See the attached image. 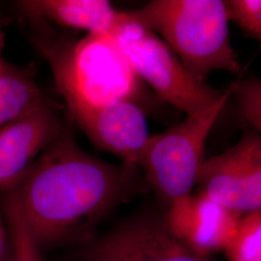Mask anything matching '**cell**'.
<instances>
[{
  "mask_svg": "<svg viewBox=\"0 0 261 261\" xmlns=\"http://www.w3.org/2000/svg\"><path fill=\"white\" fill-rule=\"evenodd\" d=\"M146 187L140 168L87 153L67 125L22 177L1 192V205L5 220L21 225L41 251L87 238Z\"/></svg>",
  "mask_w": 261,
  "mask_h": 261,
  "instance_id": "cell-1",
  "label": "cell"
},
{
  "mask_svg": "<svg viewBox=\"0 0 261 261\" xmlns=\"http://www.w3.org/2000/svg\"><path fill=\"white\" fill-rule=\"evenodd\" d=\"M46 58L58 91L71 112L130 100L140 103V77L110 33L77 40L33 35Z\"/></svg>",
  "mask_w": 261,
  "mask_h": 261,
  "instance_id": "cell-2",
  "label": "cell"
},
{
  "mask_svg": "<svg viewBox=\"0 0 261 261\" xmlns=\"http://www.w3.org/2000/svg\"><path fill=\"white\" fill-rule=\"evenodd\" d=\"M127 15L158 35L196 81L216 71L240 73L224 0H153Z\"/></svg>",
  "mask_w": 261,
  "mask_h": 261,
  "instance_id": "cell-3",
  "label": "cell"
},
{
  "mask_svg": "<svg viewBox=\"0 0 261 261\" xmlns=\"http://www.w3.org/2000/svg\"><path fill=\"white\" fill-rule=\"evenodd\" d=\"M233 85L205 112L186 115L183 121L150 136L139 159V168L147 187L154 192L164 212L193 194L205 161L206 141L227 102Z\"/></svg>",
  "mask_w": 261,
  "mask_h": 261,
  "instance_id": "cell-4",
  "label": "cell"
},
{
  "mask_svg": "<svg viewBox=\"0 0 261 261\" xmlns=\"http://www.w3.org/2000/svg\"><path fill=\"white\" fill-rule=\"evenodd\" d=\"M110 34L140 81L148 84L161 101L186 115L205 112L223 96L224 90L196 81L158 35L133 21L127 12H122Z\"/></svg>",
  "mask_w": 261,
  "mask_h": 261,
  "instance_id": "cell-5",
  "label": "cell"
},
{
  "mask_svg": "<svg viewBox=\"0 0 261 261\" xmlns=\"http://www.w3.org/2000/svg\"><path fill=\"white\" fill-rule=\"evenodd\" d=\"M198 194L237 214L261 211V133L247 129L232 147L205 159Z\"/></svg>",
  "mask_w": 261,
  "mask_h": 261,
  "instance_id": "cell-6",
  "label": "cell"
},
{
  "mask_svg": "<svg viewBox=\"0 0 261 261\" xmlns=\"http://www.w3.org/2000/svg\"><path fill=\"white\" fill-rule=\"evenodd\" d=\"M91 261H218L195 252L172 233L163 213L133 215L91 243L85 252Z\"/></svg>",
  "mask_w": 261,
  "mask_h": 261,
  "instance_id": "cell-7",
  "label": "cell"
},
{
  "mask_svg": "<svg viewBox=\"0 0 261 261\" xmlns=\"http://www.w3.org/2000/svg\"><path fill=\"white\" fill-rule=\"evenodd\" d=\"M67 125L58 108L47 98L0 128V193L22 177Z\"/></svg>",
  "mask_w": 261,
  "mask_h": 261,
  "instance_id": "cell-8",
  "label": "cell"
},
{
  "mask_svg": "<svg viewBox=\"0 0 261 261\" xmlns=\"http://www.w3.org/2000/svg\"><path fill=\"white\" fill-rule=\"evenodd\" d=\"M70 115L96 146L121 159L122 164L139 168L140 153L150 137L140 103L123 100Z\"/></svg>",
  "mask_w": 261,
  "mask_h": 261,
  "instance_id": "cell-9",
  "label": "cell"
},
{
  "mask_svg": "<svg viewBox=\"0 0 261 261\" xmlns=\"http://www.w3.org/2000/svg\"><path fill=\"white\" fill-rule=\"evenodd\" d=\"M172 233L203 255L224 251L237 230L241 215L201 194H192L163 212Z\"/></svg>",
  "mask_w": 261,
  "mask_h": 261,
  "instance_id": "cell-10",
  "label": "cell"
},
{
  "mask_svg": "<svg viewBox=\"0 0 261 261\" xmlns=\"http://www.w3.org/2000/svg\"><path fill=\"white\" fill-rule=\"evenodd\" d=\"M17 7L30 21H50L87 34L111 33L122 16V11L105 0H21Z\"/></svg>",
  "mask_w": 261,
  "mask_h": 261,
  "instance_id": "cell-11",
  "label": "cell"
},
{
  "mask_svg": "<svg viewBox=\"0 0 261 261\" xmlns=\"http://www.w3.org/2000/svg\"><path fill=\"white\" fill-rule=\"evenodd\" d=\"M46 99L33 75L12 65L0 50V128Z\"/></svg>",
  "mask_w": 261,
  "mask_h": 261,
  "instance_id": "cell-12",
  "label": "cell"
},
{
  "mask_svg": "<svg viewBox=\"0 0 261 261\" xmlns=\"http://www.w3.org/2000/svg\"><path fill=\"white\" fill-rule=\"evenodd\" d=\"M224 252L229 261H261V211L243 215Z\"/></svg>",
  "mask_w": 261,
  "mask_h": 261,
  "instance_id": "cell-13",
  "label": "cell"
},
{
  "mask_svg": "<svg viewBox=\"0 0 261 261\" xmlns=\"http://www.w3.org/2000/svg\"><path fill=\"white\" fill-rule=\"evenodd\" d=\"M237 112L248 129L261 133V79L249 76L232 84Z\"/></svg>",
  "mask_w": 261,
  "mask_h": 261,
  "instance_id": "cell-14",
  "label": "cell"
},
{
  "mask_svg": "<svg viewBox=\"0 0 261 261\" xmlns=\"http://www.w3.org/2000/svg\"><path fill=\"white\" fill-rule=\"evenodd\" d=\"M225 3L229 21L236 23L261 47V0H227Z\"/></svg>",
  "mask_w": 261,
  "mask_h": 261,
  "instance_id": "cell-15",
  "label": "cell"
},
{
  "mask_svg": "<svg viewBox=\"0 0 261 261\" xmlns=\"http://www.w3.org/2000/svg\"><path fill=\"white\" fill-rule=\"evenodd\" d=\"M7 227L13 248V261H41L40 251L29 234L14 222H7Z\"/></svg>",
  "mask_w": 261,
  "mask_h": 261,
  "instance_id": "cell-16",
  "label": "cell"
},
{
  "mask_svg": "<svg viewBox=\"0 0 261 261\" xmlns=\"http://www.w3.org/2000/svg\"><path fill=\"white\" fill-rule=\"evenodd\" d=\"M8 252V233L0 217V261L4 260Z\"/></svg>",
  "mask_w": 261,
  "mask_h": 261,
  "instance_id": "cell-17",
  "label": "cell"
},
{
  "mask_svg": "<svg viewBox=\"0 0 261 261\" xmlns=\"http://www.w3.org/2000/svg\"><path fill=\"white\" fill-rule=\"evenodd\" d=\"M83 261H91V260H86V259H84Z\"/></svg>",
  "mask_w": 261,
  "mask_h": 261,
  "instance_id": "cell-18",
  "label": "cell"
}]
</instances>
